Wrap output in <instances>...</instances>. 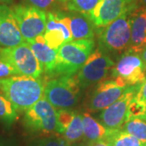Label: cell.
Segmentation results:
<instances>
[{
  "instance_id": "e575fe53",
  "label": "cell",
  "mask_w": 146,
  "mask_h": 146,
  "mask_svg": "<svg viewBox=\"0 0 146 146\" xmlns=\"http://www.w3.org/2000/svg\"><path fill=\"white\" fill-rule=\"evenodd\" d=\"M145 119H146V111H145Z\"/></svg>"
},
{
  "instance_id": "d590c367",
  "label": "cell",
  "mask_w": 146,
  "mask_h": 146,
  "mask_svg": "<svg viewBox=\"0 0 146 146\" xmlns=\"http://www.w3.org/2000/svg\"><path fill=\"white\" fill-rule=\"evenodd\" d=\"M69 146H70V145H69Z\"/></svg>"
},
{
  "instance_id": "30bf717a",
  "label": "cell",
  "mask_w": 146,
  "mask_h": 146,
  "mask_svg": "<svg viewBox=\"0 0 146 146\" xmlns=\"http://www.w3.org/2000/svg\"><path fill=\"white\" fill-rule=\"evenodd\" d=\"M138 0H100L97 7L88 17L95 28L108 25L127 12H131L137 7Z\"/></svg>"
},
{
  "instance_id": "83f0119b",
  "label": "cell",
  "mask_w": 146,
  "mask_h": 146,
  "mask_svg": "<svg viewBox=\"0 0 146 146\" xmlns=\"http://www.w3.org/2000/svg\"><path fill=\"white\" fill-rule=\"evenodd\" d=\"M16 75H18V73L10 64L0 59V78H6Z\"/></svg>"
},
{
  "instance_id": "4fadbf2b",
  "label": "cell",
  "mask_w": 146,
  "mask_h": 146,
  "mask_svg": "<svg viewBox=\"0 0 146 146\" xmlns=\"http://www.w3.org/2000/svg\"><path fill=\"white\" fill-rule=\"evenodd\" d=\"M129 86H122L114 80H103L98 83L88 102L90 111L102 110L119 98Z\"/></svg>"
},
{
  "instance_id": "9c48e42d",
  "label": "cell",
  "mask_w": 146,
  "mask_h": 146,
  "mask_svg": "<svg viewBox=\"0 0 146 146\" xmlns=\"http://www.w3.org/2000/svg\"><path fill=\"white\" fill-rule=\"evenodd\" d=\"M11 9L25 42L44 34L47 21L45 11L29 5H16Z\"/></svg>"
},
{
  "instance_id": "f1b7e54d",
  "label": "cell",
  "mask_w": 146,
  "mask_h": 146,
  "mask_svg": "<svg viewBox=\"0 0 146 146\" xmlns=\"http://www.w3.org/2000/svg\"><path fill=\"white\" fill-rule=\"evenodd\" d=\"M136 98L139 101L145 102L146 104V79L141 84V87L136 94Z\"/></svg>"
},
{
  "instance_id": "8992f818",
  "label": "cell",
  "mask_w": 146,
  "mask_h": 146,
  "mask_svg": "<svg viewBox=\"0 0 146 146\" xmlns=\"http://www.w3.org/2000/svg\"><path fill=\"white\" fill-rule=\"evenodd\" d=\"M24 123L31 131L58 133L57 110L44 97L25 110Z\"/></svg>"
},
{
  "instance_id": "d6986e66",
  "label": "cell",
  "mask_w": 146,
  "mask_h": 146,
  "mask_svg": "<svg viewBox=\"0 0 146 146\" xmlns=\"http://www.w3.org/2000/svg\"><path fill=\"white\" fill-rule=\"evenodd\" d=\"M104 140L109 146H146V144L121 129H108Z\"/></svg>"
},
{
  "instance_id": "1f68e13d",
  "label": "cell",
  "mask_w": 146,
  "mask_h": 146,
  "mask_svg": "<svg viewBox=\"0 0 146 146\" xmlns=\"http://www.w3.org/2000/svg\"><path fill=\"white\" fill-rule=\"evenodd\" d=\"M13 0H0V3L2 4H8L11 3Z\"/></svg>"
},
{
  "instance_id": "ba28073f",
  "label": "cell",
  "mask_w": 146,
  "mask_h": 146,
  "mask_svg": "<svg viewBox=\"0 0 146 146\" xmlns=\"http://www.w3.org/2000/svg\"><path fill=\"white\" fill-rule=\"evenodd\" d=\"M111 76L122 86L142 84L146 79V65L137 53L127 51L112 68Z\"/></svg>"
},
{
  "instance_id": "ffe728a7",
  "label": "cell",
  "mask_w": 146,
  "mask_h": 146,
  "mask_svg": "<svg viewBox=\"0 0 146 146\" xmlns=\"http://www.w3.org/2000/svg\"><path fill=\"white\" fill-rule=\"evenodd\" d=\"M63 138L69 143H74L80 141L84 136L82 115L76 113L71 123L63 131Z\"/></svg>"
},
{
  "instance_id": "484cf974",
  "label": "cell",
  "mask_w": 146,
  "mask_h": 146,
  "mask_svg": "<svg viewBox=\"0 0 146 146\" xmlns=\"http://www.w3.org/2000/svg\"><path fill=\"white\" fill-rule=\"evenodd\" d=\"M58 0H25L27 5L33 6L42 11L52 9L57 4ZM59 2V1H58Z\"/></svg>"
},
{
  "instance_id": "7c38bea8",
  "label": "cell",
  "mask_w": 146,
  "mask_h": 146,
  "mask_svg": "<svg viewBox=\"0 0 146 146\" xmlns=\"http://www.w3.org/2000/svg\"><path fill=\"white\" fill-rule=\"evenodd\" d=\"M43 36L47 45L56 50L64 43L73 41L68 15L62 12H48Z\"/></svg>"
},
{
  "instance_id": "4dcf8cb0",
  "label": "cell",
  "mask_w": 146,
  "mask_h": 146,
  "mask_svg": "<svg viewBox=\"0 0 146 146\" xmlns=\"http://www.w3.org/2000/svg\"><path fill=\"white\" fill-rule=\"evenodd\" d=\"M140 56H141V59L143 60V62L146 65V46L141 50V52L140 53Z\"/></svg>"
},
{
  "instance_id": "5bb4252c",
  "label": "cell",
  "mask_w": 146,
  "mask_h": 146,
  "mask_svg": "<svg viewBox=\"0 0 146 146\" xmlns=\"http://www.w3.org/2000/svg\"><path fill=\"white\" fill-rule=\"evenodd\" d=\"M25 42L12 9L0 3V47H12Z\"/></svg>"
},
{
  "instance_id": "836d02e7",
  "label": "cell",
  "mask_w": 146,
  "mask_h": 146,
  "mask_svg": "<svg viewBox=\"0 0 146 146\" xmlns=\"http://www.w3.org/2000/svg\"><path fill=\"white\" fill-rule=\"evenodd\" d=\"M59 2H61V3H67V2H68L69 0H58Z\"/></svg>"
},
{
  "instance_id": "7a4b0ae2",
  "label": "cell",
  "mask_w": 146,
  "mask_h": 146,
  "mask_svg": "<svg viewBox=\"0 0 146 146\" xmlns=\"http://www.w3.org/2000/svg\"><path fill=\"white\" fill-rule=\"evenodd\" d=\"M95 46L94 39L73 40L58 49L53 76H74L83 67Z\"/></svg>"
},
{
  "instance_id": "d6a6232c",
  "label": "cell",
  "mask_w": 146,
  "mask_h": 146,
  "mask_svg": "<svg viewBox=\"0 0 146 146\" xmlns=\"http://www.w3.org/2000/svg\"><path fill=\"white\" fill-rule=\"evenodd\" d=\"M141 3H142V5L146 7V0H141Z\"/></svg>"
},
{
  "instance_id": "2e32d148",
  "label": "cell",
  "mask_w": 146,
  "mask_h": 146,
  "mask_svg": "<svg viewBox=\"0 0 146 146\" xmlns=\"http://www.w3.org/2000/svg\"><path fill=\"white\" fill-rule=\"evenodd\" d=\"M26 42L38 60L43 72L50 76H53L56 65L57 50L47 45L43 35L26 41Z\"/></svg>"
},
{
  "instance_id": "4316f807",
  "label": "cell",
  "mask_w": 146,
  "mask_h": 146,
  "mask_svg": "<svg viewBox=\"0 0 146 146\" xmlns=\"http://www.w3.org/2000/svg\"><path fill=\"white\" fill-rule=\"evenodd\" d=\"M70 143L61 137H48L37 141L35 146H69Z\"/></svg>"
},
{
  "instance_id": "5b68a950",
  "label": "cell",
  "mask_w": 146,
  "mask_h": 146,
  "mask_svg": "<svg viewBox=\"0 0 146 146\" xmlns=\"http://www.w3.org/2000/svg\"><path fill=\"white\" fill-rule=\"evenodd\" d=\"M0 59L10 64L18 75L39 78L43 72L36 56L26 42L12 47H0Z\"/></svg>"
},
{
  "instance_id": "52a82bcc",
  "label": "cell",
  "mask_w": 146,
  "mask_h": 146,
  "mask_svg": "<svg viewBox=\"0 0 146 146\" xmlns=\"http://www.w3.org/2000/svg\"><path fill=\"white\" fill-rule=\"evenodd\" d=\"M115 65V62L108 54L98 48L91 53L83 67L78 72L76 79L80 88L85 89L103 80Z\"/></svg>"
},
{
  "instance_id": "3957f363",
  "label": "cell",
  "mask_w": 146,
  "mask_h": 146,
  "mask_svg": "<svg viewBox=\"0 0 146 146\" xmlns=\"http://www.w3.org/2000/svg\"><path fill=\"white\" fill-rule=\"evenodd\" d=\"M130 13H124L108 25L98 28L97 34L99 49L106 54L128 51L131 41Z\"/></svg>"
},
{
  "instance_id": "cb8c5ba5",
  "label": "cell",
  "mask_w": 146,
  "mask_h": 146,
  "mask_svg": "<svg viewBox=\"0 0 146 146\" xmlns=\"http://www.w3.org/2000/svg\"><path fill=\"white\" fill-rule=\"evenodd\" d=\"M145 111V103L139 101L135 97L128 106L127 114V121L132 119H136V118L146 119Z\"/></svg>"
},
{
  "instance_id": "603a6c76",
  "label": "cell",
  "mask_w": 146,
  "mask_h": 146,
  "mask_svg": "<svg viewBox=\"0 0 146 146\" xmlns=\"http://www.w3.org/2000/svg\"><path fill=\"white\" fill-rule=\"evenodd\" d=\"M100 0H69L66 3L68 10L88 16L98 4Z\"/></svg>"
},
{
  "instance_id": "e0dca14e",
  "label": "cell",
  "mask_w": 146,
  "mask_h": 146,
  "mask_svg": "<svg viewBox=\"0 0 146 146\" xmlns=\"http://www.w3.org/2000/svg\"><path fill=\"white\" fill-rule=\"evenodd\" d=\"M68 15L70 18V29L73 40L94 39L95 26L88 16L77 12Z\"/></svg>"
},
{
  "instance_id": "ac0fdd59",
  "label": "cell",
  "mask_w": 146,
  "mask_h": 146,
  "mask_svg": "<svg viewBox=\"0 0 146 146\" xmlns=\"http://www.w3.org/2000/svg\"><path fill=\"white\" fill-rule=\"evenodd\" d=\"M84 136L90 142L104 139L108 129L88 113L82 115Z\"/></svg>"
},
{
  "instance_id": "8fae6325",
  "label": "cell",
  "mask_w": 146,
  "mask_h": 146,
  "mask_svg": "<svg viewBox=\"0 0 146 146\" xmlns=\"http://www.w3.org/2000/svg\"><path fill=\"white\" fill-rule=\"evenodd\" d=\"M141 84L129 86L114 103L102 110L100 114V120L102 124L107 129L116 130L121 129L127 122V109L130 102L136 97Z\"/></svg>"
},
{
  "instance_id": "9a60e30c",
  "label": "cell",
  "mask_w": 146,
  "mask_h": 146,
  "mask_svg": "<svg viewBox=\"0 0 146 146\" xmlns=\"http://www.w3.org/2000/svg\"><path fill=\"white\" fill-rule=\"evenodd\" d=\"M131 41L128 51L141 53L146 46V7H137L129 14Z\"/></svg>"
},
{
  "instance_id": "f546056e",
  "label": "cell",
  "mask_w": 146,
  "mask_h": 146,
  "mask_svg": "<svg viewBox=\"0 0 146 146\" xmlns=\"http://www.w3.org/2000/svg\"><path fill=\"white\" fill-rule=\"evenodd\" d=\"M89 146H109V145L104 139H102V140H99V141L90 142V145Z\"/></svg>"
},
{
  "instance_id": "7402d4cb",
  "label": "cell",
  "mask_w": 146,
  "mask_h": 146,
  "mask_svg": "<svg viewBox=\"0 0 146 146\" xmlns=\"http://www.w3.org/2000/svg\"><path fill=\"white\" fill-rule=\"evenodd\" d=\"M18 118L17 110L3 94H0V121L11 124Z\"/></svg>"
},
{
  "instance_id": "277c9868",
  "label": "cell",
  "mask_w": 146,
  "mask_h": 146,
  "mask_svg": "<svg viewBox=\"0 0 146 146\" xmlns=\"http://www.w3.org/2000/svg\"><path fill=\"white\" fill-rule=\"evenodd\" d=\"M80 86L76 76H62L45 83L44 98L55 109H68L78 102Z\"/></svg>"
},
{
  "instance_id": "d4e9b609",
  "label": "cell",
  "mask_w": 146,
  "mask_h": 146,
  "mask_svg": "<svg viewBox=\"0 0 146 146\" xmlns=\"http://www.w3.org/2000/svg\"><path fill=\"white\" fill-rule=\"evenodd\" d=\"M58 133L63 134V131L67 129L71 123L76 112L71 111L67 109L58 110Z\"/></svg>"
},
{
  "instance_id": "6da1fadb",
  "label": "cell",
  "mask_w": 146,
  "mask_h": 146,
  "mask_svg": "<svg viewBox=\"0 0 146 146\" xmlns=\"http://www.w3.org/2000/svg\"><path fill=\"white\" fill-rule=\"evenodd\" d=\"M45 83L42 79L27 76L0 78V91L17 111H25L44 96Z\"/></svg>"
},
{
  "instance_id": "44dd1931",
  "label": "cell",
  "mask_w": 146,
  "mask_h": 146,
  "mask_svg": "<svg viewBox=\"0 0 146 146\" xmlns=\"http://www.w3.org/2000/svg\"><path fill=\"white\" fill-rule=\"evenodd\" d=\"M121 130L129 133L146 144V119L136 118L128 120L122 127Z\"/></svg>"
}]
</instances>
